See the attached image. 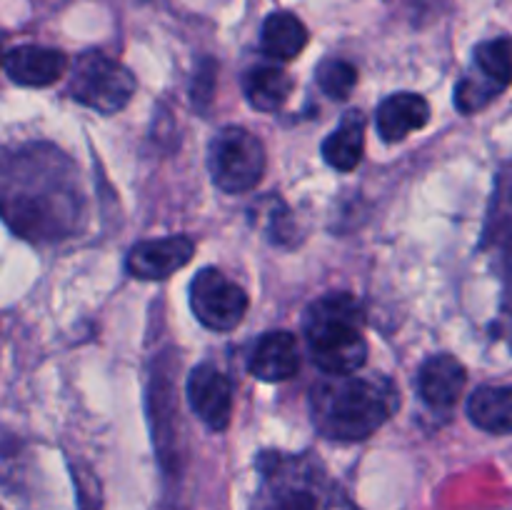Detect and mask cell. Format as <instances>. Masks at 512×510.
<instances>
[{
    "instance_id": "15",
    "label": "cell",
    "mask_w": 512,
    "mask_h": 510,
    "mask_svg": "<svg viewBox=\"0 0 512 510\" xmlns=\"http://www.w3.org/2000/svg\"><path fill=\"white\" fill-rule=\"evenodd\" d=\"M468 415L480 430L512 433V385H480L468 398Z\"/></svg>"
},
{
    "instance_id": "4",
    "label": "cell",
    "mask_w": 512,
    "mask_h": 510,
    "mask_svg": "<svg viewBox=\"0 0 512 510\" xmlns=\"http://www.w3.org/2000/svg\"><path fill=\"white\" fill-rule=\"evenodd\" d=\"M263 470L260 510H355L315 460L280 455Z\"/></svg>"
},
{
    "instance_id": "8",
    "label": "cell",
    "mask_w": 512,
    "mask_h": 510,
    "mask_svg": "<svg viewBox=\"0 0 512 510\" xmlns=\"http://www.w3.org/2000/svg\"><path fill=\"white\" fill-rule=\"evenodd\" d=\"M512 83V38L485 40L475 48L473 70L458 83V93L470 108L483 110Z\"/></svg>"
},
{
    "instance_id": "18",
    "label": "cell",
    "mask_w": 512,
    "mask_h": 510,
    "mask_svg": "<svg viewBox=\"0 0 512 510\" xmlns=\"http://www.w3.org/2000/svg\"><path fill=\"white\" fill-rule=\"evenodd\" d=\"M243 93L248 103L260 113H275L288 103L293 93V78L283 68L260 65L243 75Z\"/></svg>"
},
{
    "instance_id": "19",
    "label": "cell",
    "mask_w": 512,
    "mask_h": 510,
    "mask_svg": "<svg viewBox=\"0 0 512 510\" xmlns=\"http://www.w3.org/2000/svg\"><path fill=\"white\" fill-rule=\"evenodd\" d=\"M488 235H493L512 255V163L498 178V190H495L493 210H490Z\"/></svg>"
},
{
    "instance_id": "12",
    "label": "cell",
    "mask_w": 512,
    "mask_h": 510,
    "mask_svg": "<svg viewBox=\"0 0 512 510\" xmlns=\"http://www.w3.org/2000/svg\"><path fill=\"white\" fill-rule=\"evenodd\" d=\"M300 368L298 340L288 330H270L255 343L248 358V370L265 383L290 380Z\"/></svg>"
},
{
    "instance_id": "7",
    "label": "cell",
    "mask_w": 512,
    "mask_h": 510,
    "mask_svg": "<svg viewBox=\"0 0 512 510\" xmlns=\"http://www.w3.org/2000/svg\"><path fill=\"white\" fill-rule=\"evenodd\" d=\"M248 293L218 268H203L190 283V310L215 333H228L248 313Z\"/></svg>"
},
{
    "instance_id": "16",
    "label": "cell",
    "mask_w": 512,
    "mask_h": 510,
    "mask_svg": "<svg viewBox=\"0 0 512 510\" xmlns=\"http://www.w3.org/2000/svg\"><path fill=\"white\" fill-rule=\"evenodd\" d=\"M365 148V118L360 110L345 113L343 123L325 138L323 158L330 168L340 173H350L363 160Z\"/></svg>"
},
{
    "instance_id": "20",
    "label": "cell",
    "mask_w": 512,
    "mask_h": 510,
    "mask_svg": "<svg viewBox=\"0 0 512 510\" xmlns=\"http://www.w3.org/2000/svg\"><path fill=\"white\" fill-rule=\"evenodd\" d=\"M315 78H318L320 90H323L328 98L345 100L353 93L355 83H358V70H355V65L348 63V60L328 58L318 65Z\"/></svg>"
},
{
    "instance_id": "9",
    "label": "cell",
    "mask_w": 512,
    "mask_h": 510,
    "mask_svg": "<svg viewBox=\"0 0 512 510\" xmlns=\"http://www.w3.org/2000/svg\"><path fill=\"white\" fill-rule=\"evenodd\" d=\"M188 403L193 413L215 433H223L233 415V383L220 368L200 363L190 370L185 383Z\"/></svg>"
},
{
    "instance_id": "14",
    "label": "cell",
    "mask_w": 512,
    "mask_h": 510,
    "mask_svg": "<svg viewBox=\"0 0 512 510\" xmlns=\"http://www.w3.org/2000/svg\"><path fill=\"white\" fill-rule=\"evenodd\" d=\"M430 120V105L420 93H393L378 105L375 125L385 143L405 140Z\"/></svg>"
},
{
    "instance_id": "2",
    "label": "cell",
    "mask_w": 512,
    "mask_h": 510,
    "mask_svg": "<svg viewBox=\"0 0 512 510\" xmlns=\"http://www.w3.org/2000/svg\"><path fill=\"white\" fill-rule=\"evenodd\" d=\"M398 408V393L385 378L325 375L310 390V415L330 440H365Z\"/></svg>"
},
{
    "instance_id": "10",
    "label": "cell",
    "mask_w": 512,
    "mask_h": 510,
    "mask_svg": "<svg viewBox=\"0 0 512 510\" xmlns=\"http://www.w3.org/2000/svg\"><path fill=\"white\" fill-rule=\"evenodd\" d=\"M195 243L188 235H170L158 240H140L130 248L125 268L138 280H165L190 263Z\"/></svg>"
},
{
    "instance_id": "6",
    "label": "cell",
    "mask_w": 512,
    "mask_h": 510,
    "mask_svg": "<svg viewBox=\"0 0 512 510\" xmlns=\"http://www.w3.org/2000/svg\"><path fill=\"white\" fill-rule=\"evenodd\" d=\"M135 88L138 85H135L133 73L98 50L80 55L68 85L73 100L103 115L123 110L135 95Z\"/></svg>"
},
{
    "instance_id": "1",
    "label": "cell",
    "mask_w": 512,
    "mask_h": 510,
    "mask_svg": "<svg viewBox=\"0 0 512 510\" xmlns=\"http://www.w3.org/2000/svg\"><path fill=\"white\" fill-rule=\"evenodd\" d=\"M5 220L28 240H58L80 228L83 193L73 165L50 145H25L5 158Z\"/></svg>"
},
{
    "instance_id": "17",
    "label": "cell",
    "mask_w": 512,
    "mask_h": 510,
    "mask_svg": "<svg viewBox=\"0 0 512 510\" xmlns=\"http://www.w3.org/2000/svg\"><path fill=\"white\" fill-rule=\"evenodd\" d=\"M260 45L263 53L273 60H293L300 55L308 45V28L298 15L288 13V10H278L265 18L263 28H260Z\"/></svg>"
},
{
    "instance_id": "3",
    "label": "cell",
    "mask_w": 512,
    "mask_h": 510,
    "mask_svg": "<svg viewBox=\"0 0 512 510\" xmlns=\"http://www.w3.org/2000/svg\"><path fill=\"white\" fill-rule=\"evenodd\" d=\"M313 363L325 375H350L368 358L365 310L350 293H330L315 300L303 323Z\"/></svg>"
},
{
    "instance_id": "13",
    "label": "cell",
    "mask_w": 512,
    "mask_h": 510,
    "mask_svg": "<svg viewBox=\"0 0 512 510\" xmlns=\"http://www.w3.org/2000/svg\"><path fill=\"white\" fill-rule=\"evenodd\" d=\"M465 365L453 355H433L420 365L418 390L420 398L435 410H445L458 403L465 388Z\"/></svg>"
},
{
    "instance_id": "5",
    "label": "cell",
    "mask_w": 512,
    "mask_h": 510,
    "mask_svg": "<svg viewBox=\"0 0 512 510\" xmlns=\"http://www.w3.org/2000/svg\"><path fill=\"white\" fill-rule=\"evenodd\" d=\"M265 148L248 128L228 125L218 130L208 150L213 183L223 193H248L265 175Z\"/></svg>"
},
{
    "instance_id": "21",
    "label": "cell",
    "mask_w": 512,
    "mask_h": 510,
    "mask_svg": "<svg viewBox=\"0 0 512 510\" xmlns=\"http://www.w3.org/2000/svg\"><path fill=\"white\" fill-rule=\"evenodd\" d=\"M505 313L510 318V343H512V268L508 275V288H505Z\"/></svg>"
},
{
    "instance_id": "11",
    "label": "cell",
    "mask_w": 512,
    "mask_h": 510,
    "mask_svg": "<svg viewBox=\"0 0 512 510\" xmlns=\"http://www.w3.org/2000/svg\"><path fill=\"white\" fill-rule=\"evenodd\" d=\"M68 68L63 50L45 45H18L5 55V73L23 88H45L60 80Z\"/></svg>"
}]
</instances>
